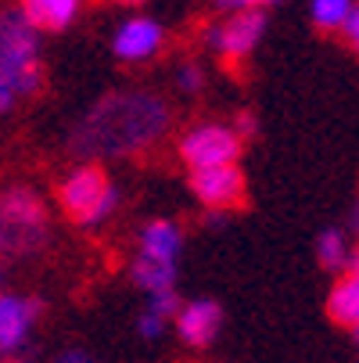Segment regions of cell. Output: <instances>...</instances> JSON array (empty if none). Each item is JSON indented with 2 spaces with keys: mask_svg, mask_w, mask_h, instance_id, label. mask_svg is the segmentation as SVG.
Here are the masks:
<instances>
[{
  "mask_svg": "<svg viewBox=\"0 0 359 363\" xmlns=\"http://www.w3.org/2000/svg\"><path fill=\"white\" fill-rule=\"evenodd\" d=\"M255 130H259V123H255V116L251 112H241L237 116V126H234V133L244 140V137H255Z\"/></svg>",
  "mask_w": 359,
  "mask_h": 363,
  "instance_id": "22",
  "label": "cell"
},
{
  "mask_svg": "<svg viewBox=\"0 0 359 363\" xmlns=\"http://www.w3.org/2000/svg\"><path fill=\"white\" fill-rule=\"evenodd\" d=\"M216 4L230 11H259L263 4H277V0H216Z\"/></svg>",
  "mask_w": 359,
  "mask_h": 363,
  "instance_id": "21",
  "label": "cell"
},
{
  "mask_svg": "<svg viewBox=\"0 0 359 363\" xmlns=\"http://www.w3.org/2000/svg\"><path fill=\"white\" fill-rule=\"evenodd\" d=\"M58 198H62V209L72 223L79 227H93L101 220H108L119 205V187L105 177V169L86 162L79 169H72L62 187H58Z\"/></svg>",
  "mask_w": 359,
  "mask_h": 363,
  "instance_id": "3",
  "label": "cell"
},
{
  "mask_svg": "<svg viewBox=\"0 0 359 363\" xmlns=\"http://www.w3.org/2000/svg\"><path fill=\"white\" fill-rule=\"evenodd\" d=\"M40 309H43V302H40V298L0 295V349H4V352L22 349Z\"/></svg>",
  "mask_w": 359,
  "mask_h": 363,
  "instance_id": "8",
  "label": "cell"
},
{
  "mask_svg": "<svg viewBox=\"0 0 359 363\" xmlns=\"http://www.w3.org/2000/svg\"><path fill=\"white\" fill-rule=\"evenodd\" d=\"M176 86H180L183 94H201V86H205V72H201V65H194V62L180 65V69H176Z\"/></svg>",
  "mask_w": 359,
  "mask_h": 363,
  "instance_id": "18",
  "label": "cell"
},
{
  "mask_svg": "<svg viewBox=\"0 0 359 363\" xmlns=\"http://www.w3.org/2000/svg\"><path fill=\"white\" fill-rule=\"evenodd\" d=\"M263 33H266V15L263 11H234L227 22H220V26H212L209 33H205V43H209L220 58L241 62L259 47Z\"/></svg>",
  "mask_w": 359,
  "mask_h": 363,
  "instance_id": "6",
  "label": "cell"
},
{
  "mask_svg": "<svg viewBox=\"0 0 359 363\" xmlns=\"http://www.w3.org/2000/svg\"><path fill=\"white\" fill-rule=\"evenodd\" d=\"M345 40L352 43V50H359V4L352 8L348 22H345Z\"/></svg>",
  "mask_w": 359,
  "mask_h": 363,
  "instance_id": "23",
  "label": "cell"
},
{
  "mask_svg": "<svg viewBox=\"0 0 359 363\" xmlns=\"http://www.w3.org/2000/svg\"><path fill=\"white\" fill-rule=\"evenodd\" d=\"M327 313L341 328H352V331L359 328V274L338 277V284L327 295Z\"/></svg>",
  "mask_w": 359,
  "mask_h": 363,
  "instance_id": "13",
  "label": "cell"
},
{
  "mask_svg": "<svg viewBox=\"0 0 359 363\" xmlns=\"http://www.w3.org/2000/svg\"><path fill=\"white\" fill-rule=\"evenodd\" d=\"M15 97H18V90H15V79H11V72L0 65V116H4L11 105H15Z\"/></svg>",
  "mask_w": 359,
  "mask_h": 363,
  "instance_id": "20",
  "label": "cell"
},
{
  "mask_svg": "<svg viewBox=\"0 0 359 363\" xmlns=\"http://www.w3.org/2000/svg\"><path fill=\"white\" fill-rule=\"evenodd\" d=\"M47 209L36 191L8 187L0 191V252L33 255L47 245Z\"/></svg>",
  "mask_w": 359,
  "mask_h": 363,
  "instance_id": "2",
  "label": "cell"
},
{
  "mask_svg": "<svg viewBox=\"0 0 359 363\" xmlns=\"http://www.w3.org/2000/svg\"><path fill=\"white\" fill-rule=\"evenodd\" d=\"M180 248H183V230H180L173 220H151V223L140 230V259L176 267Z\"/></svg>",
  "mask_w": 359,
  "mask_h": 363,
  "instance_id": "11",
  "label": "cell"
},
{
  "mask_svg": "<svg viewBox=\"0 0 359 363\" xmlns=\"http://www.w3.org/2000/svg\"><path fill=\"white\" fill-rule=\"evenodd\" d=\"M352 234L359 238V201H355V209H352Z\"/></svg>",
  "mask_w": 359,
  "mask_h": 363,
  "instance_id": "26",
  "label": "cell"
},
{
  "mask_svg": "<svg viewBox=\"0 0 359 363\" xmlns=\"http://www.w3.org/2000/svg\"><path fill=\"white\" fill-rule=\"evenodd\" d=\"M147 309L155 317H162V320H176L180 317V309H183V302H180V295H176V288L173 291H159V295H147Z\"/></svg>",
  "mask_w": 359,
  "mask_h": 363,
  "instance_id": "17",
  "label": "cell"
},
{
  "mask_svg": "<svg viewBox=\"0 0 359 363\" xmlns=\"http://www.w3.org/2000/svg\"><path fill=\"white\" fill-rule=\"evenodd\" d=\"M220 324H223V309L212 302V298H194V302H183L180 317H176V331L187 345L201 349L209 345L216 335H220Z\"/></svg>",
  "mask_w": 359,
  "mask_h": 363,
  "instance_id": "9",
  "label": "cell"
},
{
  "mask_svg": "<svg viewBox=\"0 0 359 363\" xmlns=\"http://www.w3.org/2000/svg\"><path fill=\"white\" fill-rule=\"evenodd\" d=\"M352 338H355V342H359V328H355V331H352Z\"/></svg>",
  "mask_w": 359,
  "mask_h": 363,
  "instance_id": "28",
  "label": "cell"
},
{
  "mask_svg": "<svg viewBox=\"0 0 359 363\" xmlns=\"http://www.w3.org/2000/svg\"><path fill=\"white\" fill-rule=\"evenodd\" d=\"M190 191L198 194L201 205L212 213L234 209L244 201V173L237 166H216V169H194L190 173Z\"/></svg>",
  "mask_w": 359,
  "mask_h": 363,
  "instance_id": "7",
  "label": "cell"
},
{
  "mask_svg": "<svg viewBox=\"0 0 359 363\" xmlns=\"http://www.w3.org/2000/svg\"><path fill=\"white\" fill-rule=\"evenodd\" d=\"M79 11V0H22V15L29 18L33 29H65Z\"/></svg>",
  "mask_w": 359,
  "mask_h": 363,
  "instance_id": "12",
  "label": "cell"
},
{
  "mask_svg": "<svg viewBox=\"0 0 359 363\" xmlns=\"http://www.w3.org/2000/svg\"><path fill=\"white\" fill-rule=\"evenodd\" d=\"M317 259H320V267L327 270H341L348 263V245H345V234L341 230H324L317 238Z\"/></svg>",
  "mask_w": 359,
  "mask_h": 363,
  "instance_id": "16",
  "label": "cell"
},
{
  "mask_svg": "<svg viewBox=\"0 0 359 363\" xmlns=\"http://www.w3.org/2000/svg\"><path fill=\"white\" fill-rule=\"evenodd\" d=\"M345 274H359V248L348 252V263H345Z\"/></svg>",
  "mask_w": 359,
  "mask_h": 363,
  "instance_id": "25",
  "label": "cell"
},
{
  "mask_svg": "<svg viewBox=\"0 0 359 363\" xmlns=\"http://www.w3.org/2000/svg\"><path fill=\"white\" fill-rule=\"evenodd\" d=\"M0 65L11 72L18 94H36L40 90V83H43L40 29H33L22 11L0 15Z\"/></svg>",
  "mask_w": 359,
  "mask_h": 363,
  "instance_id": "4",
  "label": "cell"
},
{
  "mask_svg": "<svg viewBox=\"0 0 359 363\" xmlns=\"http://www.w3.org/2000/svg\"><path fill=\"white\" fill-rule=\"evenodd\" d=\"M58 363H93V359H90L83 349H69V352H62V356H58Z\"/></svg>",
  "mask_w": 359,
  "mask_h": 363,
  "instance_id": "24",
  "label": "cell"
},
{
  "mask_svg": "<svg viewBox=\"0 0 359 363\" xmlns=\"http://www.w3.org/2000/svg\"><path fill=\"white\" fill-rule=\"evenodd\" d=\"M137 331H140V338H162V331H166V320H162V317H155L151 309H144V313H140V320H137Z\"/></svg>",
  "mask_w": 359,
  "mask_h": 363,
  "instance_id": "19",
  "label": "cell"
},
{
  "mask_svg": "<svg viewBox=\"0 0 359 363\" xmlns=\"http://www.w3.org/2000/svg\"><path fill=\"white\" fill-rule=\"evenodd\" d=\"M173 108L147 90H112L76 123L69 147L79 159H126L140 155L169 130Z\"/></svg>",
  "mask_w": 359,
  "mask_h": 363,
  "instance_id": "1",
  "label": "cell"
},
{
  "mask_svg": "<svg viewBox=\"0 0 359 363\" xmlns=\"http://www.w3.org/2000/svg\"><path fill=\"white\" fill-rule=\"evenodd\" d=\"M0 281H4V267H0Z\"/></svg>",
  "mask_w": 359,
  "mask_h": 363,
  "instance_id": "29",
  "label": "cell"
},
{
  "mask_svg": "<svg viewBox=\"0 0 359 363\" xmlns=\"http://www.w3.org/2000/svg\"><path fill=\"white\" fill-rule=\"evenodd\" d=\"M122 4H144V0H122Z\"/></svg>",
  "mask_w": 359,
  "mask_h": 363,
  "instance_id": "27",
  "label": "cell"
},
{
  "mask_svg": "<svg viewBox=\"0 0 359 363\" xmlns=\"http://www.w3.org/2000/svg\"><path fill=\"white\" fill-rule=\"evenodd\" d=\"M112 47L122 62H144L162 47V26L151 22V18H130V22L119 26Z\"/></svg>",
  "mask_w": 359,
  "mask_h": 363,
  "instance_id": "10",
  "label": "cell"
},
{
  "mask_svg": "<svg viewBox=\"0 0 359 363\" xmlns=\"http://www.w3.org/2000/svg\"><path fill=\"white\" fill-rule=\"evenodd\" d=\"M237 155H241V137L223 123H201L180 137V159L190 166V173L234 166Z\"/></svg>",
  "mask_w": 359,
  "mask_h": 363,
  "instance_id": "5",
  "label": "cell"
},
{
  "mask_svg": "<svg viewBox=\"0 0 359 363\" xmlns=\"http://www.w3.org/2000/svg\"><path fill=\"white\" fill-rule=\"evenodd\" d=\"M352 0H313L309 4V15L320 29H345L348 15H352Z\"/></svg>",
  "mask_w": 359,
  "mask_h": 363,
  "instance_id": "15",
  "label": "cell"
},
{
  "mask_svg": "<svg viewBox=\"0 0 359 363\" xmlns=\"http://www.w3.org/2000/svg\"><path fill=\"white\" fill-rule=\"evenodd\" d=\"M133 284L144 288L147 295H159V291H173L176 288V267L166 263H151V259H137L133 270H130Z\"/></svg>",
  "mask_w": 359,
  "mask_h": 363,
  "instance_id": "14",
  "label": "cell"
}]
</instances>
